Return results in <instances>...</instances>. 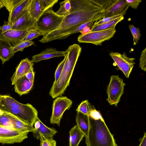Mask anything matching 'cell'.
<instances>
[{"label":"cell","instance_id":"ba28073f","mask_svg":"<svg viewBox=\"0 0 146 146\" xmlns=\"http://www.w3.org/2000/svg\"><path fill=\"white\" fill-rule=\"evenodd\" d=\"M72 104V101L66 96L56 98L53 102L50 123L60 126L64 112L70 109Z\"/></svg>","mask_w":146,"mask_h":146},{"label":"cell","instance_id":"60d3db41","mask_svg":"<svg viewBox=\"0 0 146 146\" xmlns=\"http://www.w3.org/2000/svg\"><path fill=\"white\" fill-rule=\"evenodd\" d=\"M33 70V68H32L25 76L28 80L33 82H34L35 76V73Z\"/></svg>","mask_w":146,"mask_h":146},{"label":"cell","instance_id":"277c9868","mask_svg":"<svg viewBox=\"0 0 146 146\" xmlns=\"http://www.w3.org/2000/svg\"><path fill=\"white\" fill-rule=\"evenodd\" d=\"M0 110L33 126L38 117V111L32 105L21 104L8 95H0Z\"/></svg>","mask_w":146,"mask_h":146},{"label":"cell","instance_id":"52a82bcc","mask_svg":"<svg viewBox=\"0 0 146 146\" xmlns=\"http://www.w3.org/2000/svg\"><path fill=\"white\" fill-rule=\"evenodd\" d=\"M116 32L115 27L105 30L89 32L80 35L78 38V41L80 43L101 46L104 42L113 37Z\"/></svg>","mask_w":146,"mask_h":146},{"label":"cell","instance_id":"44dd1931","mask_svg":"<svg viewBox=\"0 0 146 146\" xmlns=\"http://www.w3.org/2000/svg\"><path fill=\"white\" fill-rule=\"evenodd\" d=\"M57 133V131L55 129L48 127L40 120L39 127L36 129V131L33 133V134L35 138L40 139L41 135L46 137L53 138Z\"/></svg>","mask_w":146,"mask_h":146},{"label":"cell","instance_id":"2e32d148","mask_svg":"<svg viewBox=\"0 0 146 146\" xmlns=\"http://www.w3.org/2000/svg\"><path fill=\"white\" fill-rule=\"evenodd\" d=\"M36 21L31 16L28 11L12 25V28L17 30L29 31L35 29Z\"/></svg>","mask_w":146,"mask_h":146},{"label":"cell","instance_id":"7c38bea8","mask_svg":"<svg viewBox=\"0 0 146 146\" xmlns=\"http://www.w3.org/2000/svg\"><path fill=\"white\" fill-rule=\"evenodd\" d=\"M129 7L126 0H115L105 10L103 18L120 14L125 15Z\"/></svg>","mask_w":146,"mask_h":146},{"label":"cell","instance_id":"ab89813d","mask_svg":"<svg viewBox=\"0 0 146 146\" xmlns=\"http://www.w3.org/2000/svg\"><path fill=\"white\" fill-rule=\"evenodd\" d=\"M13 29L12 25L9 24L8 22L4 21V23L2 26L0 27V31L3 33Z\"/></svg>","mask_w":146,"mask_h":146},{"label":"cell","instance_id":"4dcf8cb0","mask_svg":"<svg viewBox=\"0 0 146 146\" xmlns=\"http://www.w3.org/2000/svg\"><path fill=\"white\" fill-rule=\"evenodd\" d=\"M40 140V146H56V142L53 138L46 137L41 135Z\"/></svg>","mask_w":146,"mask_h":146},{"label":"cell","instance_id":"4316f807","mask_svg":"<svg viewBox=\"0 0 146 146\" xmlns=\"http://www.w3.org/2000/svg\"><path fill=\"white\" fill-rule=\"evenodd\" d=\"M60 7L56 13L58 15H64L68 14L71 9V5L70 0H65L60 3Z\"/></svg>","mask_w":146,"mask_h":146},{"label":"cell","instance_id":"7a4b0ae2","mask_svg":"<svg viewBox=\"0 0 146 146\" xmlns=\"http://www.w3.org/2000/svg\"><path fill=\"white\" fill-rule=\"evenodd\" d=\"M88 117L89 130L85 137L87 146H118L98 111L94 110Z\"/></svg>","mask_w":146,"mask_h":146},{"label":"cell","instance_id":"9c48e42d","mask_svg":"<svg viewBox=\"0 0 146 146\" xmlns=\"http://www.w3.org/2000/svg\"><path fill=\"white\" fill-rule=\"evenodd\" d=\"M28 133L0 125V143L10 144L20 143L28 138Z\"/></svg>","mask_w":146,"mask_h":146},{"label":"cell","instance_id":"f546056e","mask_svg":"<svg viewBox=\"0 0 146 146\" xmlns=\"http://www.w3.org/2000/svg\"><path fill=\"white\" fill-rule=\"evenodd\" d=\"M23 0H0L4 6L10 12Z\"/></svg>","mask_w":146,"mask_h":146},{"label":"cell","instance_id":"5bb4252c","mask_svg":"<svg viewBox=\"0 0 146 146\" xmlns=\"http://www.w3.org/2000/svg\"><path fill=\"white\" fill-rule=\"evenodd\" d=\"M33 63L28 58L21 60L16 68V71L11 78L12 84L14 85L20 78L25 76L33 68Z\"/></svg>","mask_w":146,"mask_h":146},{"label":"cell","instance_id":"ffe728a7","mask_svg":"<svg viewBox=\"0 0 146 146\" xmlns=\"http://www.w3.org/2000/svg\"><path fill=\"white\" fill-rule=\"evenodd\" d=\"M76 125L84 135V137L87 136L89 126V117L82 113L77 111L76 116Z\"/></svg>","mask_w":146,"mask_h":146},{"label":"cell","instance_id":"7402d4cb","mask_svg":"<svg viewBox=\"0 0 146 146\" xmlns=\"http://www.w3.org/2000/svg\"><path fill=\"white\" fill-rule=\"evenodd\" d=\"M69 146H78L84 135L76 125L70 130Z\"/></svg>","mask_w":146,"mask_h":146},{"label":"cell","instance_id":"b9f144b4","mask_svg":"<svg viewBox=\"0 0 146 146\" xmlns=\"http://www.w3.org/2000/svg\"><path fill=\"white\" fill-rule=\"evenodd\" d=\"M140 143L139 146H146V133H144L143 137L139 139Z\"/></svg>","mask_w":146,"mask_h":146},{"label":"cell","instance_id":"74e56055","mask_svg":"<svg viewBox=\"0 0 146 146\" xmlns=\"http://www.w3.org/2000/svg\"><path fill=\"white\" fill-rule=\"evenodd\" d=\"M115 0H92V1L102 7L104 10L109 6Z\"/></svg>","mask_w":146,"mask_h":146},{"label":"cell","instance_id":"d6a6232c","mask_svg":"<svg viewBox=\"0 0 146 146\" xmlns=\"http://www.w3.org/2000/svg\"><path fill=\"white\" fill-rule=\"evenodd\" d=\"M67 57V53L63 60L58 65L55 73V80L53 83L57 82L62 73Z\"/></svg>","mask_w":146,"mask_h":146},{"label":"cell","instance_id":"cb8c5ba5","mask_svg":"<svg viewBox=\"0 0 146 146\" xmlns=\"http://www.w3.org/2000/svg\"><path fill=\"white\" fill-rule=\"evenodd\" d=\"M124 18L123 16L121 17L111 21L92 27L89 32L105 30L115 27L116 25L121 21Z\"/></svg>","mask_w":146,"mask_h":146},{"label":"cell","instance_id":"9a60e30c","mask_svg":"<svg viewBox=\"0 0 146 146\" xmlns=\"http://www.w3.org/2000/svg\"><path fill=\"white\" fill-rule=\"evenodd\" d=\"M67 51H59L55 48H50L42 50L40 53L33 55L31 61L33 63H37L41 60H47L55 57L66 56Z\"/></svg>","mask_w":146,"mask_h":146},{"label":"cell","instance_id":"8992f818","mask_svg":"<svg viewBox=\"0 0 146 146\" xmlns=\"http://www.w3.org/2000/svg\"><path fill=\"white\" fill-rule=\"evenodd\" d=\"M125 84L123 79L118 75H112L106 90L108 98L106 100L110 105H114L117 107L121 98L124 93V87Z\"/></svg>","mask_w":146,"mask_h":146},{"label":"cell","instance_id":"4fadbf2b","mask_svg":"<svg viewBox=\"0 0 146 146\" xmlns=\"http://www.w3.org/2000/svg\"><path fill=\"white\" fill-rule=\"evenodd\" d=\"M31 0H23L10 12L8 22L13 25L28 11L29 6Z\"/></svg>","mask_w":146,"mask_h":146},{"label":"cell","instance_id":"83f0119b","mask_svg":"<svg viewBox=\"0 0 146 146\" xmlns=\"http://www.w3.org/2000/svg\"><path fill=\"white\" fill-rule=\"evenodd\" d=\"M34 44V42L32 40L22 41L13 46V52L15 54L18 51H22L25 48Z\"/></svg>","mask_w":146,"mask_h":146},{"label":"cell","instance_id":"d590c367","mask_svg":"<svg viewBox=\"0 0 146 146\" xmlns=\"http://www.w3.org/2000/svg\"><path fill=\"white\" fill-rule=\"evenodd\" d=\"M139 67L145 72L146 71V48L142 51L139 58Z\"/></svg>","mask_w":146,"mask_h":146},{"label":"cell","instance_id":"5b68a950","mask_svg":"<svg viewBox=\"0 0 146 146\" xmlns=\"http://www.w3.org/2000/svg\"><path fill=\"white\" fill-rule=\"evenodd\" d=\"M65 15L60 16L54 12L52 7L44 11L36 20L35 29L43 36L56 29Z\"/></svg>","mask_w":146,"mask_h":146},{"label":"cell","instance_id":"7bdbcfd3","mask_svg":"<svg viewBox=\"0 0 146 146\" xmlns=\"http://www.w3.org/2000/svg\"><path fill=\"white\" fill-rule=\"evenodd\" d=\"M1 2V1H0V3Z\"/></svg>","mask_w":146,"mask_h":146},{"label":"cell","instance_id":"6da1fadb","mask_svg":"<svg viewBox=\"0 0 146 146\" xmlns=\"http://www.w3.org/2000/svg\"><path fill=\"white\" fill-rule=\"evenodd\" d=\"M71 9L65 15L60 26L55 30L39 40L45 43L56 40L65 34L75 29L88 22L103 18L105 10L92 0H70Z\"/></svg>","mask_w":146,"mask_h":146},{"label":"cell","instance_id":"f35d334b","mask_svg":"<svg viewBox=\"0 0 146 146\" xmlns=\"http://www.w3.org/2000/svg\"><path fill=\"white\" fill-rule=\"evenodd\" d=\"M127 4L132 8L137 9L140 3L142 2L141 0H126Z\"/></svg>","mask_w":146,"mask_h":146},{"label":"cell","instance_id":"d4e9b609","mask_svg":"<svg viewBox=\"0 0 146 146\" xmlns=\"http://www.w3.org/2000/svg\"><path fill=\"white\" fill-rule=\"evenodd\" d=\"M96 21H93L85 23L82 24L75 29L61 36L59 38V40L65 39L70 35L77 33L80 32L81 33V34H82L86 29L89 28H91V29L94 23Z\"/></svg>","mask_w":146,"mask_h":146},{"label":"cell","instance_id":"3957f363","mask_svg":"<svg viewBox=\"0 0 146 146\" xmlns=\"http://www.w3.org/2000/svg\"><path fill=\"white\" fill-rule=\"evenodd\" d=\"M67 57L62 73L55 83H53L49 92L53 98L61 96L69 86L75 65L82 51V48L78 44H74L67 50Z\"/></svg>","mask_w":146,"mask_h":146},{"label":"cell","instance_id":"603a6c76","mask_svg":"<svg viewBox=\"0 0 146 146\" xmlns=\"http://www.w3.org/2000/svg\"><path fill=\"white\" fill-rule=\"evenodd\" d=\"M44 11L38 0H31L29 6L28 12L33 18L36 20Z\"/></svg>","mask_w":146,"mask_h":146},{"label":"cell","instance_id":"8d00e7d4","mask_svg":"<svg viewBox=\"0 0 146 146\" xmlns=\"http://www.w3.org/2000/svg\"><path fill=\"white\" fill-rule=\"evenodd\" d=\"M124 15L123 14H120L111 17L103 18L102 19L98 21H96V22L94 23V24L93 25L92 27H94L97 25L102 24L106 22L111 21L121 17L123 16Z\"/></svg>","mask_w":146,"mask_h":146},{"label":"cell","instance_id":"d6986e66","mask_svg":"<svg viewBox=\"0 0 146 146\" xmlns=\"http://www.w3.org/2000/svg\"><path fill=\"white\" fill-rule=\"evenodd\" d=\"M14 54L13 46L8 42L0 40V59L2 64L13 58Z\"/></svg>","mask_w":146,"mask_h":146},{"label":"cell","instance_id":"30bf717a","mask_svg":"<svg viewBox=\"0 0 146 146\" xmlns=\"http://www.w3.org/2000/svg\"><path fill=\"white\" fill-rule=\"evenodd\" d=\"M110 55L119 69L122 71L127 78H129L135 64L134 62L135 58L128 57L125 52L121 54L117 52H111Z\"/></svg>","mask_w":146,"mask_h":146},{"label":"cell","instance_id":"f1b7e54d","mask_svg":"<svg viewBox=\"0 0 146 146\" xmlns=\"http://www.w3.org/2000/svg\"><path fill=\"white\" fill-rule=\"evenodd\" d=\"M129 27L133 36V44L134 45H136L138 43L141 35L139 29L131 24L129 25Z\"/></svg>","mask_w":146,"mask_h":146},{"label":"cell","instance_id":"ee69618b","mask_svg":"<svg viewBox=\"0 0 146 146\" xmlns=\"http://www.w3.org/2000/svg\"></svg>","mask_w":146,"mask_h":146},{"label":"cell","instance_id":"e575fe53","mask_svg":"<svg viewBox=\"0 0 146 146\" xmlns=\"http://www.w3.org/2000/svg\"><path fill=\"white\" fill-rule=\"evenodd\" d=\"M40 33L36 29H32L28 31L23 41H30L40 36Z\"/></svg>","mask_w":146,"mask_h":146},{"label":"cell","instance_id":"e0dca14e","mask_svg":"<svg viewBox=\"0 0 146 146\" xmlns=\"http://www.w3.org/2000/svg\"><path fill=\"white\" fill-rule=\"evenodd\" d=\"M33 83L25 76L19 79L14 84L15 91L20 96L28 93L32 89Z\"/></svg>","mask_w":146,"mask_h":146},{"label":"cell","instance_id":"836d02e7","mask_svg":"<svg viewBox=\"0 0 146 146\" xmlns=\"http://www.w3.org/2000/svg\"><path fill=\"white\" fill-rule=\"evenodd\" d=\"M42 8L45 10L52 7L58 1L57 0H38Z\"/></svg>","mask_w":146,"mask_h":146},{"label":"cell","instance_id":"484cf974","mask_svg":"<svg viewBox=\"0 0 146 146\" xmlns=\"http://www.w3.org/2000/svg\"><path fill=\"white\" fill-rule=\"evenodd\" d=\"M94 108V107L91 105L88 100H86L82 102L78 106L76 111L88 116L92 111Z\"/></svg>","mask_w":146,"mask_h":146},{"label":"cell","instance_id":"ac0fdd59","mask_svg":"<svg viewBox=\"0 0 146 146\" xmlns=\"http://www.w3.org/2000/svg\"><path fill=\"white\" fill-rule=\"evenodd\" d=\"M5 113L10 119L14 129L23 132L34 133L36 131L35 129L33 126L24 123L10 114Z\"/></svg>","mask_w":146,"mask_h":146},{"label":"cell","instance_id":"8fae6325","mask_svg":"<svg viewBox=\"0 0 146 146\" xmlns=\"http://www.w3.org/2000/svg\"><path fill=\"white\" fill-rule=\"evenodd\" d=\"M28 32L13 29L3 33L0 31V40L8 42L13 46L23 41Z\"/></svg>","mask_w":146,"mask_h":146},{"label":"cell","instance_id":"1f68e13d","mask_svg":"<svg viewBox=\"0 0 146 146\" xmlns=\"http://www.w3.org/2000/svg\"><path fill=\"white\" fill-rule=\"evenodd\" d=\"M0 125L13 128L10 119L4 112L0 110Z\"/></svg>","mask_w":146,"mask_h":146}]
</instances>
